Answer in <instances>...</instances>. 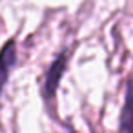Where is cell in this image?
Here are the masks:
<instances>
[{
	"label": "cell",
	"mask_w": 133,
	"mask_h": 133,
	"mask_svg": "<svg viewBox=\"0 0 133 133\" xmlns=\"http://www.w3.org/2000/svg\"><path fill=\"white\" fill-rule=\"evenodd\" d=\"M118 133H133V77L126 84L124 104L118 117Z\"/></svg>",
	"instance_id": "cell-2"
},
{
	"label": "cell",
	"mask_w": 133,
	"mask_h": 133,
	"mask_svg": "<svg viewBox=\"0 0 133 133\" xmlns=\"http://www.w3.org/2000/svg\"><path fill=\"white\" fill-rule=\"evenodd\" d=\"M15 58H17V46L15 40H9L0 51V95H2L4 86L9 78V71L15 64Z\"/></svg>",
	"instance_id": "cell-3"
},
{
	"label": "cell",
	"mask_w": 133,
	"mask_h": 133,
	"mask_svg": "<svg viewBox=\"0 0 133 133\" xmlns=\"http://www.w3.org/2000/svg\"><path fill=\"white\" fill-rule=\"evenodd\" d=\"M66 62H68V57L66 53H62L53 64L51 68L48 69V75L44 78V86H42V95L46 98V102H51L57 95V88H58V82L64 75V69H66Z\"/></svg>",
	"instance_id": "cell-1"
}]
</instances>
